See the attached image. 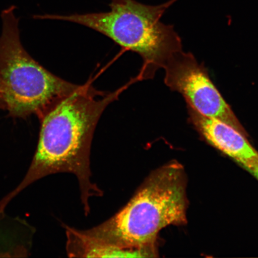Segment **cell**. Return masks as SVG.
Instances as JSON below:
<instances>
[{"instance_id": "ba28073f", "label": "cell", "mask_w": 258, "mask_h": 258, "mask_svg": "<svg viewBox=\"0 0 258 258\" xmlns=\"http://www.w3.org/2000/svg\"><path fill=\"white\" fill-rule=\"evenodd\" d=\"M0 109L5 110V105L3 98L2 85L1 77H0Z\"/></svg>"}, {"instance_id": "5b68a950", "label": "cell", "mask_w": 258, "mask_h": 258, "mask_svg": "<svg viewBox=\"0 0 258 258\" xmlns=\"http://www.w3.org/2000/svg\"><path fill=\"white\" fill-rule=\"evenodd\" d=\"M164 83L181 94L186 105L203 115L217 119L247 137V132L233 109L213 83L204 64L191 53L183 50L173 54L164 69Z\"/></svg>"}, {"instance_id": "8992f818", "label": "cell", "mask_w": 258, "mask_h": 258, "mask_svg": "<svg viewBox=\"0 0 258 258\" xmlns=\"http://www.w3.org/2000/svg\"><path fill=\"white\" fill-rule=\"evenodd\" d=\"M189 120L202 136L211 144L241 164L248 172L258 167V152L247 137L217 119L206 117L186 105Z\"/></svg>"}, {"instance_id": "6da1fadb", "label": "cell", "mask_w": 258, "mask_h": 258, "mask_svg": "<svg viewBox=\"0 0 258 258\" xmlns=\"http://www.w3.org/2000/svg\"><path fill=\"white\" fill-rule=\"evenodd\" d=\"M125 88L126 86L105 92L97 90L90 83L79 85L48 108L39 118V140L30 169L17 188L0 203V214L31 183L52 174L70 173L78 179L81 201L88 215L90 199L103 195L91 180L90 157L93 135L102 113Z\"/></svg>"}, {"instance_id": "7a4b0ae2", "label": "cell", "mask_w": 258, "mask_h": 258, "mask_svg": "<svg viewBox=\"0 0 258 258\" xmlns=\"http://www.w3.org/2000/svg\"><path fill=\"white\" fill-rule=\"evenodd\" d=\"M185 186L182 167L176 163L166 164L151 173L117 214L85 231L116 246H157L162 229L186 222Z\"/></svg>"}, {"instance_id": "3957f363", "label": "cell", "mask_w": 258, "mask_h": 258, "mask_svg": "<svg viewBox=\"0 0 258 258\" xmlns=\"http://www.w3.org/2000/svg\"><path fill=\"white\" fill-rule=\"evenodd\" d=\"M176 1L151 6L135 0H112L108 12L38 17L85 26L140 54L143 64L139 79L148 80L164 69L174 54L183 50L181 38L173 26L161 21L166 9Z\"/></svg>"}, {"instance_id": "9c48e42d", "label": "cell", "mask_w": 258, "mask_h": 258, "mask_svg": "<svg viewBox=\"0 0 258 258\" xmlns=\"http://www.w3.org/2000/svg\"><path fill=\"white\" fill-rule=\"evenodd\" d=\"M249 172L252 174V175L258 180V167H256L255 169L250 171Z\"/></svg>"}, {"instance_id": "277c9868", "label": "cell", "mask_w": 258, "mask_h": 258, "mask_svg": "<svg viewBox=\"0 0 258 258\" xmlns=\"http://www.w3.org/2000/svg\"><path fill=\"white\" fill-rule=\"evenodd\" d=\"M14 6L2 12L0 77L5 110L13 117L40 118L60 99L78 88L54 75L32 58L21 43Z\"/></svg>"}, {"instance_id": "52a82bcc", "label": "cell", "mask_w": 258, "mask_h": 258, "mask_svg": "<svg viewBox=\"0 0 258 258\" xmlns=\"http://www.w3.org/2000/svg\"><path fill=\"white\" fill-rule=\"evenodd\" d=\"M66 250L71 257H152L157 256V246L123 247L92 236L85 230L66 226Z\"/></svg>"}]
</instances>
